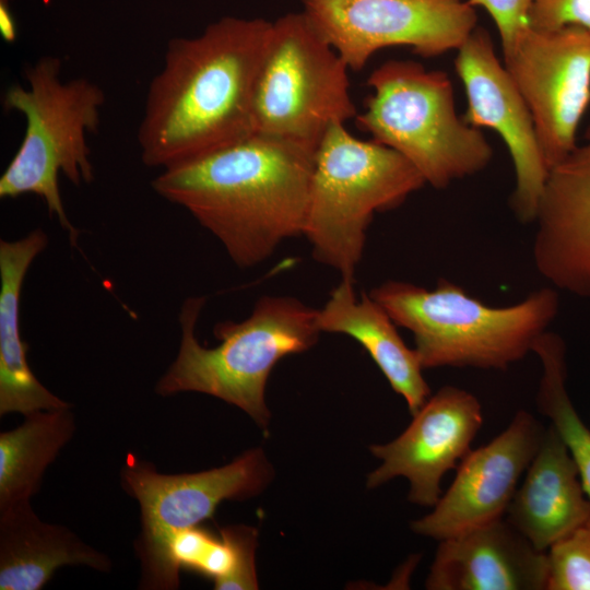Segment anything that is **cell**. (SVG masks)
Instances as JSON below:
<instances>
[{"mask_svg":"<svg viewBox=\"0 0 590 590\" xmlns=\"http://www.w3.org/2000/svg\"><path fill=\"white\" fill-rule=\"evenodd\" d=\"M528 24L536 31L579 26L590 33V0H533Z\"/></svg>","mask_w":590,"mask_h":590,"instance_id":"cell-26","label":"cell"},{"mask_svg":"<svg viewBox=\"0 0 590 590\" xmlns=\"http://www.w3.org/2000/svg\"><path fill=\"white\" fill-rule=\"evenodd\" d=\"M66 565L111 569L108 556L69 528L43 521L31 502L0 510V590H40Z\"/></svg>","mask_w":590,"mask_h":590,"instance_id":"cell-20","label":"cell"},{"mask_svg":"<svg viewBox=\"0 0 590 590\" xmlns=\"http://www.w3.org/2000/svg\"><path fill=\"white\" fill-rule=\"evenodd\" d=\"M10 1H11V0H0V4H7V5H9V2H10Z\"/></svg>","mask_w":590,"mask_h":590,"instance_id":"cell-29","label":"cell"},{"mask_svg":"<svg viewBox=\"0 0 590 590\" xmlns=\"http://www.w3.org/2000/svg\"><path fill=\"white\" fill-rule=\"evenodd\" d=\"M316 151L255 132L162 169L152 188L211 233L237 267L252 268L303 235Z\"/></svg>","mask_w":590,"mask_h":590,"instance_id":"cell-2","label":"cell"},{"mask_svg":"<svg viewBox=\"0 0 590 590\" xmlns=\"http://www.w3.org/2000/svg\"><path fill=\"white\" fill-rule=\"evenodd\" d=\"M347 70L304 10L272 22L253 90L255 132L318 148L332 123L357 116Z\"/></svg>","mask_w":590,"mask_h":590,"instance_id":"cell-8","label":"cell"},{"mask_svg":"<svg viewBox=\"0 0 590 590\" xmlns=\"http://www.w3.org/2000/svg\"><path fill=\"white\" fill-rule=\"evenodd\" d=\"M534 222L539 273L554 288L590 299V125L585 142L550 168Z\"/></svg>","mask_w":590,"mask_h":590,"instance_id":"cell-15","label":"cell"},{"mask_svg":"<svg viewBox=\"0 0 590 590\" xmlns=\"http://www.w3.org/2000/svg\"><path fill=\"white\" fill-rule=\"evenodd\" d=\"M438 542L429 590H546V552L505 517Z\"/></svg>","mask_w":590,"mask_h":590,"instance_id":"cell-16","label":"cell"},{"mask_svg":"<svg viewBox=\"0 0 590 590\" xmlns=\"http://www.w3.org/2000/svg\"><path fill=\"white\" fill-rule=\"evenodd\" d=\"M482 424V405L473 393L455 386L441 387L399 437L370 446L381 464L369 473L367 487L404 476L410 482L409 500L434 507L441 496L442 476L471 450Z\"/></svg>","mask_w":590,"mask_h":590,"instance_id":"cell-14","label":"cell"},{"mask_svg":"<svg viewBox=\"0 0 590 590\" xmlns=\"http://www.w3.org/2000/svg\"><path fill=\"white\" fill-rule=\"evenodd\" d=\"M234 550V566L231 573L214 583L216 590H252L258 588L255 570V551L258 533L256 529L243 524L221 529Z\"/></svg>","mask_w":590,"mask_h":590,"instance_id":"cell-25","label":"cell"},{"mask_svg":"<svg viewBox=\"0 0 590 590\" xmlns=\"http://www.w3.org/2000/svg\"><path fill=\"white\" fill-rule=\"evenodd\" d=\"M272 22L224 16L168 40L138 128L142 163L165 169L252 133V98Z\"/></svg>","mask_w":590,"mask_h":590,"instance_id":"cell-1","label":"cell"},{"mask_svg":"<svg viewBox=\"0 0 590 590\" xmlns=\"http://www.w3.org/2000/svg\"><path fill=\"white\" fill-rule=\"evenodd\" d=\"M204 304V296L182 303L179 350L155 392L162 397L181 392L213 396L241 409L267 430L270 413L264 391L270 373L283 357L317 343L321 333L318 309L292 296H261L245 320L215 323L213 334L220 344L205 347L194 331Z\"/></svg>","mask_w":590,"mask_h":590,"instance_id":"cell-3","label":"cell"},{"mask_svg":"<svg viewBox=\"0 0 590 590\" xmlns=\"http://www.w3.org/2000/svg\"><path fill=\"white\" fill-rule=\"evenodd\" d=\"M369 295L397 326L412 332L423 368L505 370L533 351L559 308L554 287L493 307L445 279L434 290L389 280Z\"/></svg>","mask_w":590,"mask_h":590,"instance_id":"cell-4","label":"cell"},{"mask_svg":"<svg viewBox=\"0 0 590 590\" xmlns=\"http://www.w3.org/2000/svg\"><path fill=\"white\" fill-rule=\"evenodd\" d=\"M24 417L20 426L0 434V510L31 502L76 429L71 406Z\"/></svg>","mask_w":590,"mask_h":590,"instance_id":"cell-21","label":"cell"},{"mask_svg":"<svg viewBox=\"0 0 590 590\" xmlns=\"http://www.w3.org/2000/svg\"><path fill=\"white\" fill-rule=\"evenodd\" d=\"M533 0H468L482 7L492 16L500 37L502 51L507 52L528 27V16Z\"/></svg>","mask_w":590,"mask_h":590,"instance_id":"cell-27","label":"cell"},{"mask_svg":"<svg viewBox=\"0 0 590 590\" xmlns=\"http://www.w3.org/2000/svg\"><path fill=\"white\" fill-rule=\"evenodd\" d=\"M503 56L530 109L550 170L577 146L590 103V33L579 26L536 31L528 25Z\"/></svg>","mask_w":590,"mask_h":590,"instance_id":"cell-11","label":"cell"},{"mask_svg":"<svg viewBox=\"0 0 590 590\" xmlns=\"http://www.w3.org/2000/svg\"><path fill=\"white\" fill-rule=\"evenodd\" d=\"M546 554V590H590V516Z\"/></svg>","mask_w":590,"mask_h":590,"instance_id":"cell-24","label":"cell"},{"mask_svg":"<svg viewBox=\"0 0 590 590\" xmlns=\"http://www.w3.org/2000/svg\"><path fill=\"white\" fill-rule=\"evenodd\" d=\"M590 516V498L577 464L550 424L505 514L536 550H547Z\"/></svg>","mask_w":590,"mask_h":590,"instance_id":"cell-17","label":"cell"},{"mask_svg":"<svg viewBox=\"0 0 590 590\" xmlns=\"http://www.w3.org/2000/svg\"><path fill=\"white\" fill-rule=\"evenodd\" d=\"M48 245L37 227L16 240H0V415L71 406L49 391L33 374L28 346L21 337L20 299L25 275Z\"/></svg>","mask_w":590,"mask_h":590,"instance_id":"cell-18","label":"cell"},{"mask_svg":"<svg viewBox=\"0 0 590 590\" xmlns=\"http://www.w3.org/2000/svg\"><path fill=\"white\" fill-rule=\"evenodd\" d=\"M425 180L400 153L332 123L320 140L303 235L316 261L355 281L367 228L378 212L399 206Z\"/></svg>","mask_w":590,"mask_h":590,"instance_id":"cell-6","label":"cell"},{"mask_svg":"<svg viewBox=\"0 0 590 590\" xmlns=\"http://www.w3.org/2000/svg\"><path fill=\"white\" fill-rule=\"evenodd\" d=\"M532 352L542 364L536 393L538 410L550 420L566 442L590 498V428L579 416L566 389L565 342L547 330L538 339Z\"/></svg>","mask_w":590,"mask_h":590,"instance_id":"cell-22","label":"cell"},{"mask_svg":"<svg viewBox=\"0 0 590 590\" xmlns=\"http://www.w3.org/2000/svg\"><path fill=\"white\" fill-rule=\"evenodd\" d=\"M0 33L7 43H13L16 38L15 21L5 4H0Z\"/></svg>","mask_w":590,"mask_h":590,"instance_id":"cell-28","label":"cell"},{"mask_svg":"<svg viewBox=\"0 0 590 590\" xmlns=\"http://www.w3.org/2000/svg\"><path fill=\"white\" fill-rule=\"evenodd\" d=\"M373 94L355 117L358 129L403 155L435 189L482 172L493 149L456 111L446 72L413 60H388L367 80Z\"/></svg>","mask_w":590,"mask_h":590,"instance_id":"cell-7","label":"cell"},{"mask_svg":"<svg viewBox=\"0 0 590 590\" xmlns=\"http://www.w3.org/2000/svg\"><path fill=\"white\" fill-rule=\"evenodd\" d=\"M25 84L4 93L5 110L25 118V131L0 177V198L35 194L75 244L79 231L68 219L59 175L74 186L91 184L94 167L87 135L96 132L106 102L103 88L86 78H62L58 56H42L24 70Z\"/></svg>","mask_w":590,"mask_h":590,"instance_id":"cell-5","label":"cell"},{"mask_svg":"<svg viewBox=\"0 0 590 590\" xmlns=\"http://www.w3.org/2000/svg\"><path fill=\"white\" fill-rule=\"evenodd\" d=\"M174 566L193 569L213 579H224L234 566V550L221 535V540L198 526L175 533L169 542Z\"/></svg>","mask_w":590,"mask_h":590,"instance_id":"cell-23","label":"cell"},{"mask_svg":"<svg viewBox=\"0 0 590 590\" xmlns=\"http://www.w3.org/2000/svg\"><path fill=\"white\" fill-rule=\"evenodd\" d=\"M303 10L351 70L380 49L423 58L457 49L477 26L468 0H303Z\"/></svg>","mask_w":590,"mask_h":590,"instance_id":"cell-10","label":"cell"},{"mask_svg":"<svg viewBox=\"0 0 590 590\" xmlns=\"http://www.w3.org/2000/svg\"><path fill=\"white\" fill-rule=\"evenodd\" d=\"M272 472L260 448L244 452L224 467L182 474L160 473L152 463L129 453L120 480L141 511L142 529L134 543L141 564L139 588L178 589L180 570L170 558L172 536L212 517L223 500L258 495Z\"/></svg>","mask_w":590,"mask_h":590,"instance_id":"cell-9","label":"cell"},{"mask_svg":"<svg viewBox=\"0 0 590 590\" xmlns=\"http://www.w3.org/2000/svg\"><path fill=\"white\" fill-rule=\"evenodd\" d=\"M545 428L519 410L500 434L465 455L434 509L411 523L413 532L441 541L504 518Z\"/></svg>","mask_w":590,"mask_h":590,"instance_id":"cell-13","label":"cell"},{"mask_svg":"<svg viewBox=\"0 0 590 590\" xmlns=\"http://www.w3.org/2000/svg\"><path fill=\"white\" fill-rule=\"evenodd\" d=\"M455 68L468 101L463 120L502 137L516 175L511 209L520 222H534L548 167L530 109L485 28L476 26L458 48Z\"/></svg>","mask_w":590,"mask_h":590,"instance_id":"cell-12","label":"cell"},{"mask_svg":"<svg viewBox=\"0 0 590 590\" xmlns=\"http://www.w3.org/2000/svg\"><path fill=\"white\" fill-rule=\"evenodd\" d=\"M354 282L341 279L318 309L319 330L343 333L362 344L413 416L430 397L417 353L406 346L396 322L379 303L364 292L357 297Z\"/></svg>","mask_w":590,"mask_h":590,"instance_id":"cell-19","label":"cell"}]
</instances>
